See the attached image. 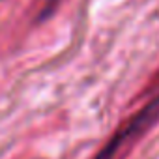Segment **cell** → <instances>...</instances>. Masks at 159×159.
<instances>
[{
	"mask_svg": "<svg viewBox=\"0 0 159 159\" xmlns=\"http://www.w3.org/2000/svg\"><path fill=\"white\" fill-rule=\"evenodd\" d=\"M157 118H159V96L155 99H152L144 109H140L127 124H124V127L107 142V146L98 153L96 159H112L124 144H127L133 137H137L139 133L148 129Z\"/></svg>",
	"mask_w": 159,
	"mask_h": 159,
	"instance_id": "6da1fadb",
	"label": "cell"
}]
</instances>
